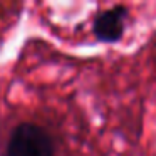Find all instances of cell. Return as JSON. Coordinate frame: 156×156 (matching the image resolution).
<instances>
[{"mask_svg": "<svg viewBox=\"0 0 156 156\" xmlns=\"http://www.w3.org/2000/svg\"><path fill=\"white\" fill-rule=\"evenodd\" d=\"M7 156H54V143L51 134L41 126L24 122L12 133Z\"/></svg>", "mask_w": 156, "mask_h": 156, "instance_id": "6da1fadb", "label": "cell"}, {"mask_svg": "<svg viewBox=\"0 0 156 156\" xmlns=\"http://www.w3.org/2000/svg\"><path fill=\"white\" fill-rule=\"evenodd\" d=\"M128 17V10L121 5L112 7L96 17L94 20V34L99 41L116 42L121 39L124 32V20Z\"/></svg>", "mask_w": 156, "mask_h": 156, "instance_id": "7a4b0ae2", "label": "cell"}]
</instances>
